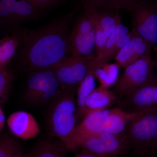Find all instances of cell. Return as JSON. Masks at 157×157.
Returning a JSON list of instances; mask_svg holds the SVG:
<instances>
[{
	"mask_svg": "<svg viewBox=\"0 0 157 157\" xmlns=\"http://www.w3.org/2000/svg\"><path fill=\"white\" fill-rule=\"evenodd\" d=\"M119 67L117 63L107 64L95 69L92 71L95 77L105 88L112 86L118 78Z\"/></svg>",
	"mask_w": 157,
	"mask_h": 157,
	"instance_id": "cell-22",
	"label": "cell"
},
{
	"mask_svg": "<svg viewBox=\"0 0 157 157\" xmlns=\"http://www.w3.org/2000/svg\"><path fill=\"white\" fill-rule=\"evenodd\" d=\"M14 157H34V156L33 152L32 151L29 152L25 154H23L22 153Z\"/></svg>",
	"mask_w": 157,
	"mask_h": 157,
	"instance_id": "cell-29",
	"label": "cell"
},
{
	"mask_svg": "<svg viewBox=\"0 0 157 157\" xmlns=\"http://www.w3.org/2000/svg\"><path fill=\"white\" fill-rule=\"evenodd\" d=\"M155 109L157 108L136 112L126 111L119 107L109 109L103 121L102 132L113 134H121L125 131L129 123L134 119Z\"/></svg>",
	"mask_w": 157,
	"mask_h": 157,
	"instance_id": "cell-16",
	"label": "cell"
},
{
	"mask_svg": "<svg viewBox=\"0 0 157 157\" xmlns=\"http://www.w3.org/2000/svg\"><path fill=\"white\" fill-rule=\"evenodd\" d=\"M77 90L76 89L63 90L58 98L52 103L46 122L49 135L58 138L72 151L76 150L73 133L77 122L75 97Z\"/></svg>",
	"mask_w": 157,
	"mask_h": 157,
	"instance_id": "cell-2",
	"label": "cell"
},
{
	"mask_svg": "<svg viewBox=\"0 0 157 157\" xmlns=\"http://www.w3.org/2000/svg\"><path fill=\"white\" fill-rule=\"evenodd\" d=\"M29 0H0L1 27L11 29L38 18L43 13Z\"/></svg>",
	"mask_w": 157,
	"mask_h": 157,
	"instance_id": "cell-10",
	"label": "cell"
},
{
	"mask_svg": "<svg viewBox=\"0 0 157 157\" xmlns=\"http://www.w3.org/2000/svg\"><path fill=\"white\" fill-rule=\"evenodd\" d=\"M155 62L150 56H144L124 68V72L112 86V91L120 98L140 87L157 82Z\"/></svg>",
	"mask_w": 157,
	"mask_h": 157,
	"instance_id": "cell-5",
	"label": "cell"
},
{
	"mask_svg": "<svg viewBox=\"0 0 157 157\" xmlns=\"http://www.w3.org/2000/svg\"><path fill=\"white\" fill-rule=\"evenodd\" d=\"M83 5L80 2L70 13L40 28L26 29L17 54L18 65L22 71L30 73L52 68L70 56V26Z\"/></svg>",
	"mask_w": 157,
	"mask_h": 157,
	"instance_id": "cell-1",
	"label": "cell"
},
{
	"mask_svg": "<svg viewBox=\"0 0 157 157\" xmlns=\"http://www.w3.org/2000/svg\"><path fill=\"white\" fill-rule=\"evenodd\" d=\"M96 54L89 56H70L65 58L53 67L62 90L78 89L80 82L87 75Z\"/></svg>",
	"mask_w": 157,
	"mask_h": 157,
	"instance_id": "cell-9",
	"label": "cell"
},
{
	"mask_svg": "<svg viewBox=\"0 0 157 157\" xmlns=\"http://www.w3.org/2000/svg\"><path fill=\"white\" fill-rule=\"evenodd\" d=\"M98 20L96 31V56L99 54L117 25L121 21L119 11L105 8H96Z\"/></svg>",
	"mask_w": 157,
	"mask_h": 157,
	"instance_id": "cell-14",
	"label": "cell"
},
{
	"mask_svg": "<svg viewBox=\"0 0 157 157\" xmlns=\"http://www.w3.org/2000/svg\"><path fill=\"white\" fill-rule=\"evenodd\" d=\"M82 1V0H80V2H81V1Z\"/></svg>",
	"mask_w": 157,
	"mask_h": 157,
	"instance_id": "cell-32",
	"label": "cell"
},
{
	"mask_svg": "<svg viewBox=\"0 0 157 157\" xmlns=\"http://www.w3.org/2000/svg\"><path fill=\"white\" fill-rule=\"evenodd\" d=\"M14 79V74L8 68L0 70V105L2 106L8 101Z\"/></svg>",
	"mask_w": 157,
	"mask_h": 157,
	"instance_id": "cell-25",
	"label": "cell"
},
{
	"mask_svg": "<svg viewBox=\"0 0 157 157\" xmlns=\"http://www.w3.org/2000/svg\"><path fill=\"white\" fill-rule=\"evenodd\" d=\"M132 32L120 22L107 40L101 53L96 56L91 64L90 71L109 63L114 59L118 52L129 42L132 36Z\"/></svg>",
	"mask_w": 157,
	"mask_h": 157,
	"instance_id": "cell-12",
	"label": "cell"
},
{
	"mask_svg": "<svg viewBox=\"0 0 157 157\" xmlns=\"http://www.w3.org/2000/svg\"><path fill=\"white\" fill-rule=\"evenodd\" d=\"M144 157H157V156L155 155H150Z\"/></svg>",
	"mask_w": 157,
	"mask_h": 157,
	"instance_id": "cell-31",
	"label": "cell"
},
{
	"mask_svg": "<svg viewBox=\"0 0 157 157\" xmlns=\"http://www.w3.org/2000/svg\"><path fill=\"white\" fill-rule=\"evenodd\" d=\"M74 157H101L89 152L86 151L82 150L80 153Z\"/></svg>",
	"mask_w": 157,
	"mask_h": 157,
	"instance_id": "cell-28",
	"label": "cell"
},
{
	"mask_svg": "<svg viewBox=\"0 0 157 157\" xmlns=\"http://www.w3.org/2000/svg\"><path fill=\"white\" fill-rule=\"evenodd\" d=\"M77 147L101 157H116L130 148L125 132L113 134L106 132L84 135L76 141Z\"/></svg>",
	"mask_w": 157,
	"mask_h": 157,
	"instance_id": "cell-7",
	"label": "cell"
},
{
	"mask_svg": "<svg viewBox=\"0 0 157 157\" xmlns=\"http://www.w3.org/2000/svg\"><path fill=\"white\" fill-rule=\"evenodd\" d=\"M19 143L13 137L3 135L0 137V157H14L22 153Z\"/></svg>",
	"mask_w": 157,
	"mask_h": 157,
	"instance_id": "cell-24",
	"label": "cell"
},
{
	"mask_svg": "<svg viewBox=\"0 0 157 157\" xmlns=\"http://www.w3.org/2000/svg\"><path fill=\"white\" fill-rule=\"evenodd\" d=\"M2 106L0 105V132H2L6 124V117L2 109Z\"/></svg>",
	"mask_w": 157,
	"mask_h": 157,
	"instance_id": "cell-27",
	"label": "cell"
},
{
	"mask_svg": "<svg viewBox=\"0 0 157 157\" xmlns=\"http://www.w3.org/2000/svg\"><path fill=\"white\" fill-rule=\"evenodd\" d=\"M10 132L23 140H29L40 133L38 123L33 116L28 112L18 111L13 113L7 120Z\"/></svg>",
	"mask_w": 157,
	"mask_h": 157,
	"instance_id": "cell-15",
	"label": "cell"
},
{
	"mask_svg": "<svg viewBox=\"0 0 157 157\" xmlns=\"http://www.w3.org/2000/svg\"><path fill=\"white\" fill-rule=\"evenodd\" d=\"M132 31L157 46V0H140L128 11Z\"/></svg>",
	"mask_w": 157,
	"mask_h": 157,
	"instance_id": "cell-8",
	"label": "cell"
},
{
	"mask_svg": "<svg viewBox=\"0 0 157 157\" xmlns=\"http://www.w3.org/2000/svg\"><path fill=\"white\" fill-rule=\"evenodd\" d=\"M117 97L112 91L100 86L90 94L85 102L88 114L107 109L117 102Z\"/></svg>",
	"mask_w": 157,
	"mask_h": 157,
	"instance_id": "cell-19",
	"label": "cell"
},
{
	"mask_svg": "<svg viewBox=\"0 0 157 157\" xmlns=\"http://www.w3.org/2000/svg\"><path fill=\"white\" fill-rule=\"evenodd\" d=\"M70 149L61 140H41L33 150L34 157H67Z\"/></svg>",
	"mask_w": 157,
	"mask_h": 157,
	"instance_id": "cell-21",
	"label": "cell"
},
{
	"mask_svg": "<svg viewBox=\"0 0 157 157\" xmlns=\"http://www.w3.org/2000/svg\"><path fill=\"white\" fill-rule=\"evenodd\" d=\"M132 32V38L114 59L117 63L124 68L144 57L150 56L153 47L146 39L134 31Z\"/></svg>",
	"mask_w": 157,
	"mask_h": 157,
	"instance_id": "cell-13",
	"label": "cell"
},
{
	"mask_svg": "<svg viewBox=\"0 0 157 157\" xmlns=\"http://www.w3.org/2000/svg\"><path fill=\"white\" fill-rule=\"evenodd\" d=\"M38 9L44 12L46 10L64 2L66 0H29Z\"/></svg>",
	"mask_w": 157,
	"mask_h": 157,
	"instance_id": "cell-26",
	"label": "cell"
},
{
	"mask_svg": "<svg viewBox=\"0 0 157 157\" xmlns=\"http://www.w3.org/2000/svg\"><path fill=\"white\" fill-rule=\"evenodd\" d=\"M98 16V11L95 8L83 5L70 30V56H86L96 54Z\"/></svg>",
	"mask_w": 157,
	"mask_h": 157,
	"instance_id": "cell-3",
	"label": "cell"
},
{
	"mask_svg": "<svg viewBox=\"0 0 157 157\" xmlns=\"http://www.w3.org/2000/svg\"><path fill=\"white\" fill-rule=\"evenodd\" d=\"M94 75L92 71L88 73L84 79L80 82L77 90V111L76 117L77 122L83 120L88 115L87 109L86 107V98L95 89Z\"/></svg>",
	"mask_w": 157,
	"mask_h": 157,
	"instance_id": "cell-20",
	"label": "cell"
},
{
	"mask_svg": "<svg viewBox=\"0 0 157 157\" xmlns=\"http://www.w3.org/2000/svg\"><path fill=\"white\" fill-rule=\"evenodd\" d=\"M116 103L119 107L131 112L157 108V82L146 85L118 98Z\"/></svg>",
	"mask_w": 157,
	"mask_h": 157,
	"instance_id": "cell-11",
	"label": "cell"
},
{
	"mask_svg": "<svg viewBox=\"0 0 157 157\" xmlns=\"http://www.w3.org/2000/svg\"><path fill=\"white\" fill-rule=\"evenodd\" d=\"M11 29V34L0 41V70L8 68L18 53L26 29L17 26Z\"/></svg>",
	"mask_w": 157,
	"mask_h": 157,
	"instance_id": "cell-17",
	"label": "cell"
},
{
	"mask_svg": "<svg viewBox=\"0 0 157 157\" xmlns=\"http://www.w3.org/2000/svg\"><path fill=\"white\" fill-rule=\"evenodd\" d=\"M109 110L107 109L91 113L83 119L78 125L76 126L73 133V142L76 149L78 148L76 144V140L79 137L86 135L103 132L102 124Z\"/></svg>",
	"mask_w": 157,
	"mask_h": 157,
	"instance_id": "cell-18",
	"label": "cell"
},
{
	"mask_svg": "<svg viewBox=\"0 0 157 157\" xmlns=\"http://www.w3.org/2000/svg\"><path fill=\"white\" fill-rule=\"evenodd\" d=\"M30 73L24 95L28 104H52L61 94L63 90L52 69H43Z\"/></svg>",
	"mask_w": 157,
	"mask_h": 157,
	"instance_id": "cell-6",
	"label": "cell"
},
{
	"mask_svg": "<svg viewBox=\"0 0 157 157\" xmlns=\"http://www.w3.org/2000/svg\"><path fill=\"white\" fill-rule=\"evenodd\" d=\"M140 0H82L83 5L95 8H105L120 11L124 9L128 11L135 3Z\"/></svg>",
	"mask_w": 157,
	"mask_h": 157,
	"instance_id": "cell-23",
	"label": "cell"
},
{
	"mask_svg": "<svg viewBox=\"0 0 157 157\" xmlns=\"http://www.w3.org/2000/svg\"><path fill=\"white\" fill-rule=\"evenodd\" d=\"M130 148L141 157L157 152V109L144 113L131 121L125 131Z\"/></svg>",
	"mask_w": 157,
	"mask_h": 157,
	"instance_id": "cell-4",
	"label": "cell"
},
{
	"mask_svg": "<svg viewBox=\"0 0 157 157\" xmlns=\"http://www.w3.org/2000/svg\"><path fill=\"white\" fill-rule=\"evenodd\" d=\"M155 69H156V70H157V54L156 55V59L155 60Z\"/></svg>",
	"mask_w": 157,
	"mask_h": 157,
	"instance_id": "cell-30",
	"label": "cell"
}]
</instances>
